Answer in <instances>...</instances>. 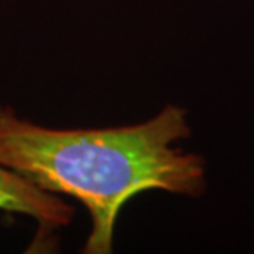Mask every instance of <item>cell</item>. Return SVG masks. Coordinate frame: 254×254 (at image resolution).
<instances>
[{
	"instance_id": "1",
	"label": "cell",
	"mask_w": 254,
	"mask_h": 254,
	"mask_svg": "<svg viewBox=\"0 0 254 254\" xmlns=\"http://www.w3.org/2000/svg\"><path fill=\"white\" fill-rule=\"evenodd\" d=\"M187 137V111L174 104L142 124L73 130L32 124L0 106V165L83 203L93 221L86 254L113 253L119 213L142 191L203 195L205 162L175 147Z\"/></svg>"
},
{
	"instance_id": "2",
	"label": "cell",
	"mask_w": 254,
	"mask_h": 254,
	"mask_svg": "<svg viewBox=\"0 0 254 254\" xmlns=\"http://www.w3.org/2000/svg\"><path fill=\"white\" fill-rule=\"evenodd\" d=\"M0 210L33 218L40 223V231L68 226L74 216V208L57 193L40 189L3 165H0Z\"/></svg>"
}]
</instances>
